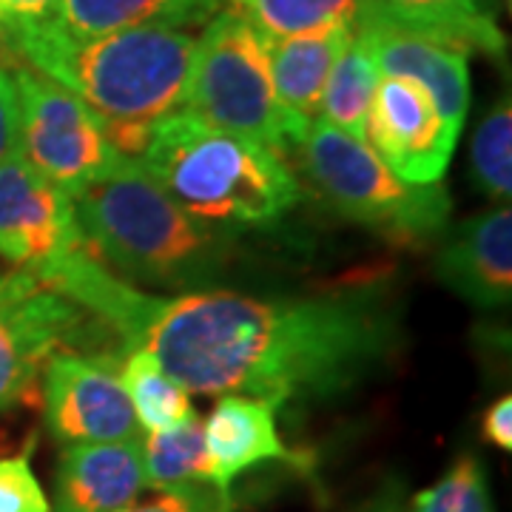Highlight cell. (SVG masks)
I'll use <instances>...</instances> for the list:
<instances>
[{"mask_svg": "<svg viewBox=\"0 0 512 512\" xmlns=\"http://www.w3.org/2000/svg\"><path fill=\"white\" fill-rule=\"evenodd\" d=\"M40 279L100 319L120 350H143L188 393L282 404L330 399L365 382L402 342L384 288L319 296L140 291L77 248Z\"/></svg>", "mask_w": 512, "mask_h": 512, "instance_id": "1", "label": "cell"}, {"mask_svg": "<svg viewBox=\"0 0 512 512\" xmlns=\"http://www.w3.org/2000/svg\"><path fill=\"white\" fill-rule=\"evenodd\" d=\"M6 29L20 60L80 97L123 157L137 160L151 128L185 106L197 55V37L185 29L97 37H69L52 23Z\"/></svg>", "mask_w": 512, "mask_h": 512, "instance_id": "2", "label": "cell"}, {"mask_svg": "<svg viewBox=\"0 0 512 512\" xmlns=\"http://www.w3.org/2000/svg\"><path fill=\"white\" fill-rule=\"evenodd\" d=\"M72 208L89 254L131 285L205 291L228 271L237 248V234L185 214L131 157L80 188Z\"/></svg>", "mask_w": 512, "mask_h": 512, "instance_id": "3", "label": "cell"}, {"mask_svg": "<svg viewBox=\"0 0 512 512\" xmlns=\"http://www.w3.org/2000/svg\"><path fill=\"white\" fill-rule=\"evenodd\" d=\"M137 163L185 214L237 237L274 225L299 202V180L285 157L185 109L151 128Z\"/></svg>", "mask_w": 512, "mask_h": 512, "instance_id": "4", "label": "cell"}, {"mask_svg": "<svg viewBox=\"0 0 512 512\" xmlns=\"http://www.w3.org/2000/svg\"><path fill=\"white\" fill-rule=\"evenodd\" d=\"M296 168L313 194L339 217L365 225L393 245H421L444 234L450 194L441 183L399 180L367 140L316 120L293 148Z\"/></svg>", "mask_w": 512, "mask_h": 512, "instance_id": "5", "label": "cell"}, {"mask_svg": "<svg viewBox=\"0 0 512 512\" xmlns=\"http://www.w3.org/2000/svg\"><path fill=\"white\" fill-rule=\"evenodd\" d=\"M183 109L208 126L271 148L285 160L296 148V137L276 103L268 37L234 6L220 9L197 37Z\"/></svg>", "mask_w": 512, "mask_h": 512, "instance_id": "6", "label": "cell"}, {"mask_svg": "<svg viewBox=\"0 0 512 512\" xmlns=\"http://www.w3.org/2000/svg\"><path fill=\"white\" fill-rule=\"evenodd\" d=\"M114 339L100 319L35 271H0V413L40 399L46 362L60 350L97 353Z\"/></svg>", "mask_w": 512, "mask_h": 512, "instance_id": "7", "label": "cell"}, {"mask_svg": "<svg viewBox=\"0 0 512 512\" xmlns=\"http://www.w3.org/2000/svg\"><path fill=\"white\" fill-rule=\"evenodd\" d=\"M12 77L20 106V154L49 183L74 197L123 160L80 97L26 63Z\"/></svg>", "mask_w": 512, "mask_h": 512, "instance_id": "8", "label": "cell"}, {"mask_svg": "<svg viewBox=\"0 0 512 512\" xmlns=\"http://www.w3.org/2000/svg\"><path fill=\"white\" fill-rule=\"evenodd\" d=\"M120 350H60L40 379L46 430L60 444L137 439V419L120 382Z\"/></svg>", "mask_w": 512, "mask_h": 512, "instance_id": "9", "label": "cell"}, {"mask_svg": "<svg viewBox=\"0 0 512 512\" xmlns=\"http://www.w3.org/2000/svg\"><path fill=\"white\" fill-rule=\"evenodd\" d=\"M77 248L72 197L26 163L20 148L0 163V259L23 271H46Z\"/></svg>", "mask_w": 512, "mask_h": 512, "instance_id": "10", "label": "cell"}, {"mask_svg": "<svg viewBox=\"0 0 512 512\" xmlns=\"http://www.w3.org/2000/svg\"><path fill=\"white\" fill-rule=\"evenodd\" d=\"M367 143L410 185L441 183L458 137L416 80L384 74L367 114Z\"/></svg>", "mask_w": 512, "mask_h": 512, "instance_id": "11", "label": "cell"}, {"mask_svg": "<svg viewBox=\"0 0 512 512\" xmlns=\"http://www.w3.org/2000/svg\"><path fill=\"white\" fill-rule=\"evenodd\" d=\"M433 274L473 308L498 311L512 299V211L495 205L450 231L433 256Z\"/></svg>", "mask_w": 512, "mask_h": 512, "instance_id": "12", "label": "cell"}, {"mask_svg": "<svg viewBox=\"0 0 512 512\" xmlns=\"http://www.w3.org/2000/svg\"><path fill=\"white\" fill-rule=\"evenodd\" d=\"M146 490L143 441L66 444L55 470L52 512H117Z\"/></svg>", "mask_w": 512, "mask_h": 512, "instance_id": "13", "label": "cell"}, {"mask_svg": "<svg viewBox=\"0 0 512 512\" xmlns=\"http://www.w3.org/2000/svg\"><path fill=\"white\" fill-rule=\"evenodd\" d=\"M356 29L365 32L382 77L390 74L416 80L433 97L444 126L458 137L470 111V55L384 23L362 20Z\"/></svg>", "mask_w": 512, "mask_h": 512, "instance_id": "14", "label": "cell"}, {"mask_svg": "<svg viewBox=\"0 0 512 512\" xmlns=\"http://www.w3.org/2000/svg\"><path fill=\"white\" fill-rule=\"evenodd\" d=\"M276 404L254 396L225 393L202 424L205 453H208V484L228 493L245 470L265 461H291L302 456L285 447L276 427Z\"/></svg>", "mask_w": 512, "mask_h": 512, "instance_id": "15", "label": "cell"}, {"mask_svg": "<svg viewBox=\"0 0 512 512\" xmlns=\"http://www.w3.org/2000/svg\"><path fill=\"white\" fill-rule=\"evenodd\" d=\"M384 23L464 55H507V37L490 0H365L356 23Z\"/></svg>", "mask_w": 512, "mask_h": 512, "instance_id": "16", "label": "cell"}, {"mask_svg": "<svg viewBox=\"0 0 512 512\" xmlns=\"http://www.w3.org/2000/svg\"><path fill=\"white\" fill-rule=\"evenodd\" d=\"M356 26H333L311 35L268 40V63L276 103L291 126L296 146L319 120L333 63L345 52Z\"/></svg>", "mask_w": 512, "mask_h": 512, "instance_id": "17", "label": "cell"}, {"mask_svg": "<svg viewBox=\"0 0 512 512\" xmlns=\"http://www.w3.org/2000/svg\"><path fill=\"white\" fill-rule=\"evenodd\" d=\"M225 0H60L57 32L69 37H97L126 29H194L205 26Z\"/></svg>", "mask_w": 512, "mask_h": 512, "instance_id": "18", "label": "cell"}, {"mask_svg": "<svg viewBox=\"0 0 512 512\" xmlns=\"http://www.w3.org/2000/svg\"><path fill=\"white\" fill-rule=\"evenodd\" d=\"M382 80L379 63L362 29H353L345 52L333 63V72L325 86L319 120L345 131L356 140H367V114L376 86Z\"/></svg>", "mask_w": 512, "mask_h": 512, "instance_id": "19", "label": "cell"}, {"mask_svg": "<svg viewBox=\"0 0 512 512\" xmlns=\"http://www.w3.org/2000/svg\"><path fill=\"white\" fill-rule=\"evenodd\" d=\"M120 382L137 424L148 433H163L194 416L191 393L174 382L143 350H120Z\"/></svg>", "mask_w": 512, "mask_h": 512, "instance_id": "20", "label": "cell"}, {"mask_svg": "<svg viewBox=\"0 0 512 512\" xmlns=\"http://www.w3.org/2000/svg\"><path fill=\"white\" fill-rule=\"evenodd\" d=\"M268 40L356 26L365 0H231Z\"/></svg>", "mask_w": 512, "mask_h": 512, "instance_id": "21", "label": "cell"}, {"mask_svg": "<svg viewBox=\"0 0 512 512\" xmlns=\"http://www.w3.org/2000/svg\"><path fill=\"white\" fill-rule=\"evenodd\" d=\"M143 470H146V487L151 490L205 484L208 481V453H205L202 421L191 416L171 430L151 433L143 441Z\"/></svg>", "mask_w": 512, "mask_h": 512, "instance_id": "22", "label": "cell"}, {"mask_svg": "<svg viewBox=\"0 0 512 512\" xmlns=\"http://www.w3.org/2000/svg\"><path fill=\"white\" fill-rule=\"evenodd\" d=\"M473 177L495 202H510L512 194V109L510 97L495 103L478 123L473 137Z\"/></svg>", "mask_w": 512, "mask_h": 512, "instance_id": "23", "label": "cell"}, {"mask_svg": "<svg viewBox=\"0 0 512 512\" xmlns=\"http://www.w3.org/2000/svg\"><path fill=\"white\" fill-rule=\"evenodd\" d=\"M410 512H495L481 458L464 453L439 484L410 498Z\"/></svg>", "mask_w": 512, "mask_h": 512, "instance_id": "24", "label": "cell"}, {"mask_svg": "<svg viewBox=\"0 0 512 512\" xmlns=\"http://www.w3.org/2000/svg\"><path fill=\"white\" fill-rule=\"evenodd\" d=\"M0 512H52L26 453L0 458Z\"/></svg>", "mask_w": 512, "mask_h": 512, "instance_id": "25", "label": "cell"}, {"mask_svg": "<svg viewBox=\"0 0 512 512\" xmlns=\"http://www.w3.org/2000/svg\"><path fill=\"white\" fill-rule=\"evenodd\" d=\"M117 512H231V498L228 493H220L217 487L205 484H185L174 490H160L157 498L146 504H131Z\"/></svg>", "mask_w": 512, "mask_h": 512, "instance_id": "26", "label": "cell"}, {"mask_svg": "<svg viewBox=\"0 0 512 512\" xmlns=\"http://www.w3.org/2000/svg\"><path fill=\"white\" fill-rule=\"evenodd\" d=\"M20 148V106L12 72L0 69V163Z\"/></svg>", "mask_w": 512, "mask_h": 512, "instance_id": "27", "label": "cell"}, {"mask_svg": "<svg viewBox=\"0 0 512 512\" xmlns=\"http://www.w3.org/2000/svg\"><path fill=\"white\" fill-rule=\"evenodd\" d=\"M60 0H0V20L6 26H37L55 18Z\"/></svg>", "mask_w": 512, "mask_h": 512, "instance_id": "28", "label": "cell"}, {"mask_svg": "<svg viewBox=\"0 0 512 512\" xmlns=\"http://www.w3.org/2000/svg\"><path fill=\"white\" fill-rule=\"evenodd\" d=\"M481 430H484V439L495 444L498 450H512V399L510 396H501L495 399L484 419H481Z\"/></svg>", "mask_w": 512, "mask_h": 512, "instance_id": "29", "label": "cell"}, {"mask_svg": "<svg viewBox=\"0 0 512 512\" xmlns=\"http://www.w3.org/2000/svg\"><path fill=\"white\" fill-rule=\"evenodd\" d=\"M18 66H23V60H20L15 43H12V35H9L6 23L0 20V69H6V72H15Z\"/></svg>", "mask_w": 512, "mask_h": 512, "instance_id": "30", "label": "cell"}, {"mask_svg": "<svg viewBox=\"0 0 512 512\" xmlns=\"http://www.w3.org/2000/svg\"><path fill=\"white\" fill-rule=\"evenodd\" d=\"M362 512H402V504H399V495L387 493L376 501H370L367 507H362Z\"/></svg>", "mask_w": 512, "mask_h": 512, "instance_id": "31", "label": "cell"}, {"mask_svg": "<svg viewBox=\"0 0 512 512\" xmlns=\"http://www.w3.org/2000/svg\"><path fill=\"white\" fill-rule=\"evenodd\" d=\"M359 512H362V510H359Z\"/></svg>", "mask_w": 512, "mask_h": 512, "instance_id": "32", "label": "cell"}]
</instances>
